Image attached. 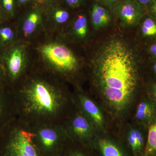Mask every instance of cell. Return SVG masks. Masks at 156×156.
<instances>
[{
    "instance_id": "9c48e42d",
    "label": "cell",
    "mask_w": 156,
    "mask_h": 156,
    "mask_svg": "<svg viewBox=\"0 0 156 156\" xmlns=\"http://www.w3.org/2000/svg\"><path fill=\"white\" fill-rule=\"evenodd\" d=\"M58 133L55 128L45 127L39 130L38 136L43 145L49 148L52 147L58 140Z\"/></svg>"
},
{
    "instance_id": "4fadbf2b",
    "label": "cell",
    "mask_w": 156,
    "mask_h": 156,
    "mask_svg": "<svg viewBox=\"0 0 156 156\" xmlns=\"http://www.w3.org/2000/svg\"><path fill=\"white\" fill-rule=\"evenodd\" d=\"M99 146L104 156H122L120 150L106 140H100Z\"/></svg>"
},
{
    "instance_id": "d6986e66",
    "label": "cell",
    "mask_w": 156,
    "mask_h": 156,
    "mask_svg": "<svg viewBox=\"0 0 156 156\" xmlns=\"http://www.w3.org/2000/svg\"><path fill=\"white\" fill-rule=\"evenodd\" d=\"M92 8H94L98 13L100 15L105 25L109 23L111 20V17L109 13L107 10L98 4H95Z\"/></svg>"
},
{
    "instance_id": "ffe728a7",
    "label": "cell",
    "mask_w": 156,
    "mask_h": 156,
    "mask_svg": "<svg viewBox=\"0 0 156 156\" xmlns=\"http://www.w3.org/2000/svg\"><path fill=\"white\" fill-rule=\"evenodd\" d=\"M91 18L92 23L95 28L98 29L105 26L103 20L101 17L100 15L93 8H92L91 11Z\"/></svg>"
},
{
    "instance_id": "603a6c76",
    "label": "cell",
    "mask_w": 156,
    "mask_h": 156,
    "mask_svg": "<svg viewBox=\"0 0 156 156\" xmlns=\"http://www.w3.org/2000/svg\"><path fill=\"white\" fill-rule=\"evenodd\" d=\"M135 134H136L137 147H138V149H140L141 148L143 145V137L142 134L140 133V132L138 131H137V130H135Z\"/></svg>"
},
{
    "instance_id": "44dd1931",
    "label": "cell",
    "mask_w": 156,
    "mask_h": 156,
    "mask_svg": "<svg viewBox=\"0 0 156 156\" xmlns=\"http://www.w3.org/2000/svg\"><path fill=\"white\" fill-rule=\"evenodd\" d=\"M1 5L6 13L13 16L14 14V0H0Z\"/></svg>"
},
{
    "instance_id": "8fae6325",
    "label": "cell",
    "mask_w": 156,
    "mask_h": 156,
    "mask_svg": "<svg viewBox=\"0 0 156 156\" xmlns=\"http://www.w3.org/2000/svg\"><path fill=\"white\" fill-rule=\"evenodd\" d=\"M16 34L13 27L9 25H0V48H5L15 44Z\"/></svg>"
},
{
    "instance_id": "7a4b0ae2",
    "label": "cell",
    "mask_w": 156,
    "mask_h": 156,
    "mask_svg": "<svg viewBox=\"0 0 156 156\" xmlns=\"http://www.w3.org/2000/svg\"><path fill=\"white\" fill-rule=\"evenodd\" d=\"M24 104L29 112L43 116L55 115L62 105L58 90L45 81L36 80L24 89Z\"/></svg>"
},
{
    "instance_id": "484cf974",
    "label": "cell",
    "mask_w": 156,
    "mask_h": 156,
    "mask_svg": "<svg viewBox=\"0 0 156 156\" xmlns=\"http://www.w3.org/2000/svg\"><path fill=\"white\" fill-rule=\"evenodd\" d=\"M3 9H1L0 7V25L2 24L4 20L5 19V15L3 11Z\"/></svg>"
},
{
    "instance_id": "5bb4252c",
    "label": "cell",
    "mask_w": 156,
    "mask_h": 156,
    "mask_svg": "<svg viewBox=\"0 0 156 156\" xmlns=\"http://www.w3.org/2000/svg\"><path fill=\"white\" fill-rule=\"evenodd\" d=\"M156 151V123L149 129L147 141L145 149L146 155L152 154Z\"/></svg>"
},
{
    "instance_id": "83f0119b",
    "label": "cell",
    "mask_w": 156,
    "mask_h": 156,
    "mask_svg": "<svg viewBox=\"0 0 156 156\" xmlns=\"http://www.w3.org/2000/svg\"><path fill=\"white\" fill-rule=\"evenodd\" d=\"M138 3L143 5H147L152 2L153 0H136Z\"/></svg>"
},
{
    "instance_id": "e0dca14e",
    "label": "cell",
    "mask_w": 156,
    "mask_h": 156,
    "mask_svg": "<svg viewBox=\"0 0 156 156\" xmlns=\"http://www.w3.org/2000/svg\"><path fill=\"white\" fill-rule=\"evenodd\" d=\"M143 34L147 36H151L156 34V24L151 18H147L143 23L142 29Z\"/></svg>"
},
{
    "instance_id": "30bf717a",
    "label": "cell",
    "mask_w": 156,
    "mask_h": 156,
    "mask_svg": "<svg viewBox=\"0 0 156 156\" xmlns=\"http://www.w3.org/2000/svg\"><path fill=\"white\" fill-rule=\"evenodd\" d=\"M72 126L74 133L80 137H86L91 131V127L89 122L82 115H78L74 118Z\"/></svg>"
},
{
    "instance_id": "4316f807",
    "label": "cell",
    "mask_w": 156,
    "mask_h": 156,
    "mask_svg": "<svg viewBox=\"0 0 156 156\" xmlns=\"http://www.w3.org/2000/svg\"><path fill=\"white\" fill-rule=\"evenodd\" d=\"M151 11L152 13L156 14V1H154L151 7Z\"/></svg>"
},
{
    "instance_id": "9a60e30c",
    "label": "cell",
    "mask_w": 156,
    "mask_h": 156,
    "mask_svg": "<svg viewBox=\"0 0 156 156\" xmlns=\"http://www.w3.org/2000/svg\"><path fill=\"white\" fill-rule=\"evenodd\" d=\"M152 112V108L150 105L147 102H141L137 107L135 116L137 119L145 120L149 118Z\"/></svg>"
},
{
    "instance_id": "ac0fdd59",
    "label": "cell",
    "mask_w": 156,
    "mask_h": 156,
    "mask_svg": "<svg viewBox=\"0 0 156 156\" xmlns=\"http://www.w3.org/2000/svg\"><path fill=\"white\" fill-rule=\"evenodd\" d=\"M69 17L68 12L62 9H57L53 14V19L58 24H63L67 22Z\"/></svg>"
},
{
    "instance_id": "d6a6232c",
    "label": "cell",
    "mask_w": 156,
    "mask_h": 156,
    "mask_svg": "<svg viewBox=\"0 0 156 156\" xmlns=\"http://www.w3.org/2000/svg\"><path fill=\"white\" fill-rule=\"evenodd\" d=\"M71 156H83L82 154L78 153H76L73 154Z\"/></svg>"
},
{
    "instance_id": "6da1fadb",
    "label": "cell",
    "mask_w": 156,
    "mask_h": 156,
    "mask_svg": "<svg viewBox=\"0 0 156 156\" xmlns=\"http://www.w3.org/2000/svg\"><path fill=\"white\" fill-rule=\"evenodd\" d=\"M95 62L101 90L108 102L120 111L128 106L137 83L133 53L119 41H113L101 50Z\"/></svg>"
},
{
    "instance_id": "4dcf8cb0",
    "label": "cell",
    "mask_w": 156,
    "mask_h": 156,
    "mask_svg": "<svg viewBox=\"0 0 156 156\" xmlns=\"http://www.w3.org/2000/svg\"><path fill=\"white\" fill-rule=\"evenodd\" d=\"M17 1L20 4H21V5H24L26 3L28 2L30 0H17Z\"/></svg>"
},
{
    "instance_id": "8992f818",
    "label": "cell",
    "mask_w": 156,
    "mask_h": 156,
    "mask_svg": "<svg viewBox=\"0 0 156 156\" xmlns=\"http://www.w3.org/2000/svg\"><path fill=\"white\" fill-rule=\"evenodd\" d=\"M5 85L0 87V128L13 117L15 108L14 95L7 91Z\"/></svg>"
},
{
    "instance_id": "d4e9b609",
    "label": "cell",
    "mask_w": 156,
    "mask_h": 156,
    "mask_svg": "<svg viewBox=\"0 0 156 156\" xmlns=\"http://www.w3.org/2000/svg\"><path fill=\"white\" fill-rule=\"evenodd\" d=\"M100 1L107 5L113 6L119 2L120 0H100Z\"/></svg>"
},
{
    "instance_id": "277c9868",
    "label": "cell",
    "mask_w": 156,
    "mask_h": 156,
    "mask_svg": "<svg viewBox=\"0 0 156 156\" xmlns=\"http://www.w3.org/2000/svg\"><path fill=\"white\" fill-rule=\"evenodd\" d=\"M6 79L17 80L23 72L27 62L26 51L23 45L14 44L4 49L0 56Z\"/></svg>"
},
{
    "instance_id": "1f68e13d",
    "label": "cell",
    "mask_w": 156,
    "mask_h": 156,
    "mask_svg": "<svg viewBox=\"0 0 156 156\" xmlns=\"http://www.w3.org/2000/svg\"><path fill=\"white\" fill-rule=\"evenodd\" d=\"M74 6L77 5L80 3V0H73Z\"/></svg>"
},
{
    "instance_id": "2e32d148",
    "label": "cell",
    "mask_w": 156,
    "mask_h": 156,
    "mask_svg": "<svg viewBox=\"0 0 156 156\" xmlns=\"http://www.w3.org/2000/svg\"><path fill=\"white\" fill-rule=\"evenodd\" d=\"M0 137H2L6 140V143L5 145L4 156H27L22 152L16 146L9 140L4 138L1 135H0Z\"/></svg>"
},
{
    "instance_id": "7402d4cb",
    "label": "cell",
    "mask_w": 156,
    "mask_h": 156,
    "mask_svg": "<svg viewBox=\"0 0 156 156\" xmlns=\"http://www.w3.org/2000/svg\"><path fill=\"white\" fill-rule=\"evenodd\" d=\"M128 140L133 150L136 151L137 150H138L135 130H131L130 131V134L128 136Z\"/></svg>"
},
{
    "instance_id": "f546056e",
    "label": "cell",
    "mask_w": 156,
    "mask_h": 156,
    "mask_svg": "<svg viewBox=\"0 0 156 156\" xmlns=\"http://www.w3.org/2000/svg\"><path fill=\"white\" fill-rule=\"evenodd\" d=\"M66 1L69 6H71V7L74 6L73 0H66Z\"/></svg>"
},
{
    "instance_id": "d590c367",
    "label": "cell",
    "mask_w": 156,
    "mask_h": 156,
    "mask_svg": "<svg viewBox=\"0 0 156 156\" xmlns=\"http://www.w3.org/2000/svg\"><path fill=\"white\" fill-rule=\"evenodd\" d=\"M154 71L156 73V63L155 64L154 66Z\"/></svg>"
},
{
    "instance_id": "e575fe53",
    "label": "cell",
    "mask_w": 156,
    "mask_h": 156,
    "mask_svg": "<svg viewBox=\"0 0 156 156\" xmlns=\"http://www.w3.org/2000/svg\"><path fill=\"white\" fill-rule=\"evenodd\" d=\"M46 0H37L38 2L40 3L44 2Z\"/></svg>"
},
{
    "instance_id": "52a82bcc",
    "label": "cell",
    "mask_w": 156,
    "mask_h": 156,
    "mask_svg": "<svg viewBox=\"0 0 156 156\" xmlns=\"http://www.w3.org/2000/svg\"><path fill=\"white\" fill-rule=\"evenodd\" d=\"M81 103L84 110L96 125L101 126L103 125V118L101 112L93 101L85 96L80 98Z\"/></svg>"
},
{
    "instance_id": "3957f363",
    "label": "cell",
    "mask_w": 156,
    "mask_h": 156,
    "mask_svg": "<svg viewBox=\"0 0 156 156\" xmlns=\"http://www.w3.org/2000/svg\"><path fill=\"white\" fill-rule=\"evenodd\" d=\"M39 51L46 62L58 72L70 74L77 69V58L65 45L58 43H49L41 46Z\"/></svg>"
},
{
    "instance_id": "f1b7e54d",
    "label": "cell",
    "mask_w": 156,
    "mask_h": 156,
    "mask_svg": "<svg viewBox=\"0 0 156 156\" xmlns=\"http://www.w3.org/2000/svg\"><path fill=\"white\" fill-rule=\"evenodd\" d=\"M150 50L151 52L156 56V44H154L151 47Z\"/></svg>"
},
{
    "instance_id": "836d02e7",
    "label": "cell",
    "mask_w": 156,
    "mask_h": 156,
    "mask_svg": "<svg viewBox=\"0 0 156 156\" xmlns=\"http://www.w3.org/2000/svg\"><path fill=\"white\" fill-rule=\"evenodd\" d=\"M154 94L155 97L156 99V86L155 87L154 89Z\"/></svg>"
},
{
    "instance_id": "cb8c5ba5",
    "label": "cell",
    "mask_w": 156,
    "mask_h": 156,
    "mask_svg": "<svg viewBox=\"0 0 156 156\" xmlns=\"http://www.w3.org/2000/svg\"><path fill=\"white\" fill-rule=\"evenodd\" d=\"M6 76L5 71L1 61H0V87L5 85V81H6Z\"/></svg>"
},
{
    "instance_id": "ba28073f",
    "label": "cell",
    "mask_w": 156,
    "mask_h": 156,
    "mask_svg": "<svg viewBox=\"0 0 156 156\" xmlns=\"http://www.w3.org/2000/svg\"><path fill=\"white\" fill-rule=\"evenodd\" d=\"M41 21V16L38 11H32L26 17L23 24L24 36L28 37L35 31Z\"/></svg>"
},
{
    "instance_id": "7c38bea8",
    "label": "cell",
    "mask_w": 156,
    "mask_h": 156,
    "mask_svg": "<svg viewBox=\"0 0 156 156\" xmlns=\"http://www.w3.org/2000/svg\"><path fill=\"white\" fill-rule=\"evenodd\" d=\"M74 32L76 35L81 39L86 37L88 33L87 17L84 15H80L74 23Z\"/></svg>"
},
{
    "instance_id": "5b68a950",
    "label": "cell",
    "mask_w": 156,
    "mask_h": 156,
    "mask_svg": "<svg viewBox=\"0 0 156 156\" xmlns=\"http://www.w3.org/2000/svg\"><path fill=\"white\" fill-rule=\"evenodd\" d=\"M117 12L122 23L127 26L136 24L141 15L140 8L133 0H124L118 5Z\"/></svg>"
}]
</instances>
